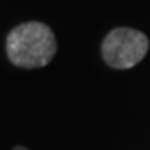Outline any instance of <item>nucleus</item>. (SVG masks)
<instances>
[{
	"label": "nucleus",
	"instance_id": "obj_1",
	"mask_svg": "<svg viewBox=\"0 0 150 150\" xmlns=\"http://www.w3.org/2000/svg\"><path fill=\"white\" fill-rule=\"evenodd\" d=\"M8 60L20 69H40L57 54L55 34L43 22L29 20L12 28L5 40Z\"/></svg>",
	"mask_w": 150,
	"mask_h": 150
},
{
	"label": "nucleus",
	"instance_id": "obj_2",
	"mask_svg": "<svg viewBox=\"0 0 150 150\" xmlns=\"http://www.w3.org/2000/svg\"><path fill=\"white\" fill-rule=\"evenodd\" d=\"M150 40L142 31L118 26L103 38L101 57L104 63L117 71L132 69L147 55Z\"/></svg>",
	"mask_w": 150,
	"mask_h": 150
},
{
	"label": "nucleus",
	"instance_id": "obj_3",
	"mask_svg": "<svg viewBox=\"0 0 150 150\" xmlns=\"http://www.w3.org/2000/svg\"><path fill=\"white\" fill-rule=\"evenodd\" d=\"M12 150H28V149H26V147H23V146H16V147L12 149Z\"/></svg>",
	"mask_w": 150,
	"mask_h": 150
}]
</instances>
